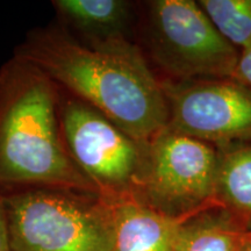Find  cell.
Instances as JSON below:
<instances>
[{"instance_id":"1","label":"cell","mask_w":251,"mask_h":251,"mask_svg":"<svg viewBox=\"0 0 251 251\" xmlns=\"http://www.w3.org/2000/svg\"><path fill=\"white\" fill-rule=\"evenodd\" d=\"M15 57L89 103L133 139L148 143L169 122L161 80L129 39L86 47L58 24L30 30Z\"/></svg>"},{"instance_id":"2","label":"cell","mask_w":251,"mask_h":251,"mask_svg":"<svg viewBox=\"0 0 251 251\" xmlns=\"http://www.w3.org/2000/svg\"><path fill=\"white\" fill-rule=\"evenodd\" d=\"M61 187L97 193L71 159L59 119V87L13 56L0 68V192Z\"/></svg>"},{"instance_id":"3","label":"cell","mask_w":251,"mask_h":251,"mask_svg":"<svg viewBox=\"0 0 251 251\" xmlns=\"http://www.w3.org/2000/svg\"><path fill=\"white\" fill-rule=\"evenodd\" d=\"M9 251H109L115 201L61 187L1 192Z\"/></svg>"},{"instance_id":"4","label":"cell","mask_w":251,"mask_h":251,"mask_svg":"<svg viewBox=\"0 0 251 251\" xmlns=\"http://www.w3.org/2000/svg\"><path fill=\"white\" fill-rule=\"evenodd\" d=\"M59 119L69 155L97 193L111 201L139 200L148 143L61 87Z\"/></svg>"},{"instance_id":"5","label":"cell","mask_w":251,"mask_h":251,"mask_svg":"<svg viewBox=\"0 0 251 251\" xmlns=\"http://www.w3.org/2000/svg\"><path fill=\"white\" fill-rule=\"evenodd\" d=\"M150 57L172 79L230 78L240 52L193 0H153L147 5Z\"/></svg>"},{"instance_id":"6","label":"cell","mask_w":251,"mask_h":251,"mask_svg":"<svg viewBox=\"0 0 251 251\" xmlns=\"http://www.w3.org/2000/svg\"><path fill=\"white\" fill-rule=\"evenodd\" d=\"M215 146L166 126L148 142L139 201L176 220L218 206Z\"/></svg>"},{"instance_id":"7","label":"cell","mask_w":251,"mask_h":251,"mask_svg":"<svg viewBox=\"0 0 251 251\" xmlns=\"http://www.w3.org/2000/svg\"><path fill=\"white\" fill-rule=\"evenodd\" d=\"M170 129L213 146L251 142V89L233 78L162 81Z\"/></svg>"},{"instance_id":"8","label":"cell","mask_w":251,"mask_h":251,"mask_svg":"<svg viewBox=\"0 0 251 251\" xmlns=\"http://www.w3.org/2000/svg\"><path fill=\"white\" fill-rule=\"evenodd\" d=\"M57 24L86 47L128 39L133 5L126 0H54Z\"/></svg>"},{"instance_id":"9","label":"cell","mask_w":251,"mask_h":251,"mask_svg":"<svg viewBox=\"0 0 251 251\" xmlns=\"http://www.w3.org/2000/svg\"><path fill=\"white\" fill-rule=\"evenodd\" d=\"M179 222L136 199L115 201V240L109 251H175Z\"/></svg>"},{"instance_id":"10","label":"cell","mask_w":251,"mask_h":251,"mask_svg":"<svg viewBox=\"0 0 251 251\" xmlns=\"http://www.w3.org/2000/svg\"><path fill=\"white\" fill-rule=\"evenodd\" d=\"M251 230L220 206L180 220L175 251H242Z\"/></svg>"},{"instance_id":"11","label":"cell","mask_w":251,"mask_h":251,"mask_svg":"<svg viewBox=\"0 0 251 251\" xmlns=\"http://www.w3.org/2000/svg\"><path fill=\"white\" fill-rule=\"evenodd\" d=\"M216 205L251 230V142L216 147Z\"/></svg>"},{"instance_id":"12","label":"cell","mask_w":251,"mask_h":251,"mask_svg":"<svg viewBox=\"0 0 251 251\" xmlns=\"http://www.w3.org/2000/svg\"><path fill=\"white\" fill-rule=\"evenodd\" d=\"M216 30L237 50L251 47V0L197 1Z\"/></svg>"},{"instance_id":"13","label":"cell","mask_w":251,"mask_h":251,"mask_svg":"<svg viewBox=\"0 0 251 251\" xmlns=\"http://www.w3.org/2000/svg\"><path fill=\"white\" fill-rule=\"evenodd\" d=\"M230 78L251 89V47L240 51L236 67Z\"/></svg>"},{"instance_id":"14","label":"cell","mask_w":251,"mask_h":251,"mask_svg":"<svg viewBox=\"0 0 251 251\" xmlns=\"http://www.w3.org/2000/svg\"><path fill=\"white\" fill-rule=\"evenodd\" d=\"M0 251H9L7 225H6L5 208L1 192H0Z\"/></svg>"},{"instance_id":"15","label":"cell","mask_w":251,"mask_h":251,"mask_svg":"<svg viewBox=\"0 0 251 251\" xmlns=\"http://www.w3.org/2000/svg\"><path fill=\"white\" fill-rule=\"evenodd\" d=\"M242 251H251V236L249 237V240H248V242L246 243V246L243 247Z\"/></svg>"}]
</instances>
